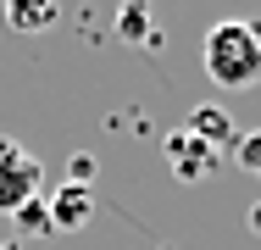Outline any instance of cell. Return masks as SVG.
I'll use <instances>...</instances> for the list:
<instances>
[{"instance_id":"cell-5","label":"cell","mask_w":261,"mask_h":250,"mask_svg":"<svg viewBox=\"0 0 261 250\" xmlns=\"http://www.w3.org/2000/svg\"><path fill=\"white\" fill-rule=\"evenodd\" d=\"M184 128H189L200 145H211L217 156H228V150H233V139H239V128H233V117H228L222 106H195Z\"/></svg>"},{"instance_id":"cell-10","label":"cell","mask_w":261,"mask_h":250,"mask_svg":"<svg viewBox=\"0 0 261 250\" xmlns=\"http://www.w3.org/2000/svg\"><path fill=\"white\" fill-rule=\"evenodd\" d=\"M95 178V156H72V178L67 184H89Z\"/></svg>"},{"instance_id":"cell-9","label":"cell","mask_w":261,"mask_h":250,"mask_svg":"<svg viewBox=\"0 0 261 250\" xmlns=\"http://www.w3.org/2000/svg\"><path fill=\"white\" fill-rule=\"evenodd\" d=\"M17 228H22V234H50V211H45L39 200H28V206L17 211Z\"/></svg>"},{"instance_id":"cell-12","label":"cell","mask_w":261,"mask_h":250,"mask_svg":"<svg viewBox=\"0 0 261 250\" xmlns=\"http://www.w3.org/2000/svg\"><path fill=\"white\" fill-rule=\"evenodd\" d=\"M0 250H22V245H17V239H6V245H0Z\"/></svg>"},{"instance_id":"cell-1","label":"cell","mask_w":261,"mask_h":250,"mask_svg":"<svg viewBox=\"0 0 261 250\" xmlns=\"http://www.w3.org/2000/svg\"><path fill=\"white\" fill-rule=\"evenodd\" d=\"M200 67L217 89H256L261 84V22H245V17L211 22L206 45H200Z\"/></svg>"},{"instance_id":"cell-8","label":"cell","mask_w":261,"mask_h":250,"mask_svg":"<svg viewBox=\"0 0 261 250\" xmlns=\"http://www.w3.org/2000/svg\"><path fill=\"white\" fill-rule=\"evenodd\" d=\"M228 156H233V161H239L245 172H256V178H261V128H250V134H239Z\"/></svg>"},{"instance_id":"cell-3","label":"cell","mask_w":261,"mask_h":250,"mask_svg":"<svg viewBox=\"0 0 261 250\" xmlns=\"http://www.w3.org/2000/svg\"><path fill=\"white\" fill-rule=\"evenodd\" d=\"M161 150H167V167H172V172H178L184 184H195V178H211V167L222 161V156H217L211 145H200V139H195L189 128L167 134V145H161Z\"/></svg>"},{"instance_id":"cell-6","label":"cell","mask_w":261,"mask_h":250,"mask_svg":"<svg viewBox=\"0 0 261 250\" xmlns=\"http://www.w3.org/2000/svg\"><path fill=\"white\" fill-rule=\"evenodd\" d=\"M56 17H61V11H56L50 0H39V6H34V0H11V6H6V28H17V34H45Z\"/></svg>"},{"instance_id":"cell-4","label":"cell","mask_w":261,"mask_h":250,"mask_svg":"<svg viewBox=\"0 0 261 250\" xmlns=\"http://www.w3.org/2000/svg\"><path fill=\"white\" fill-rule=\"evenodd\" d=\"M45 211H50V234H78V228H89V217H95V189H89V184H61V189L45 200Z\"/></svg>"},{"instance_id":"cell-2","label":"cell","mask_w":261,"mask_h":250,"mask_svg":"<svg viewBox=\"0 0 261 250\" xmlns=\"http://www.w3.org/2000/svg\"><path fill=\"white\" fill-rule=\"evenodd\" d=\"M39 184H45L39 156L0 134V217H17L28 200H39Z\"/></svg>"},{"instance_id":"cell-7","label":"cell","mask_w":261,"mask_h":250,"mask_svg":"<svg viewBox=\"0 0 261 250\" xmlns=\"http://www.w3.org/2000/svg\"><path fill=\"white\" fill-rule=\"evenodd\" d=\"M117 34H122L128 45H150V50H156V28H150V11H145V6H122Z\"/></svg>"},{"instance_id":"cell-11","label":"cell","mask_w":261,"mask_h":250,"mask_svg":"<svg viewBox=\"0 0 261 250\" xmlns=\"http://www.w3.org/2000/svg\"><path fill=\"white\" fill-rule=\"evenodd\" d=\"M250 234H261V200L250 206Z\"/></svg>"}]
</instances>
